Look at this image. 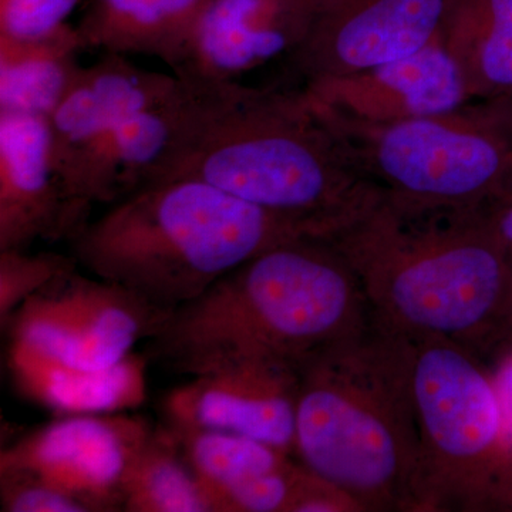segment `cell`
<instances>
[{"label": "cell", "instance_id": "3", "mask_svg": "<svg viewBox=\"0 0 512 512\" xmlns=\"http://www.w3.org/2000/svg\"><path fill=\"white\" fill-rule=\"evenodd\" d=\"M177 178L306 222L325 238L383 194L303 90L256 89L237 80L215 82L197 131L161 181Z\"/></svg>", "mask_w": 512, "mask_h": 512}, {"label": "cell", "instance_id": "10", "mask_svg": "<svg viewBox=\"0 0 512 512\" xmlns=\"http://www.w3.org/2000/svg\"><path fill=\"white\" fill-rule=\"evenodd\" d=\"M154 426L134 414H72L3 448L0 470L22 471L89 512L123 511L131 460Z\"/></svg>", "mask_w": 512, "mask_h": 512}, {"label": "cell", "instance_id": "21", "mask_svg": "<svg viewBox=\"0 0 512 512\" xmlns=\"http://www.w3.org/2000/svg\"><path fill=\"white\" fill-rule=\"evenodd\" d=\"M173 430L211 512H228L229 501L241 488L292 460L291 454L241 434L212 429Z\"/></svg>", "mask_w": 512, "mask_h": 512}, {"label": "cell", "instance_id": "29", "mask_svg": "<svg viewBox=\"0 0 512 512\" xmlns=\"http://www.w3.org/2000/svg\"><path fill=\"white\" fill-rule=\"evenodd\" d=\"M512 340V339H511Z\"/></svg>", "mask_w": 512, "mask_h": 512}, {"label": "cell", "instance_id": "28", "mask_svg": "<svg viewBox=\"0 0 512 512\" xmlns=\"http://www.w3.org/2000/svg\"><path fill=\"white\" fill-rule=\"evenodd\" d=\"M480 103L512 133V90L494 97V99L480 101Z\"/></svg>", "mask_w": 512, "mask_h": 512}, {"label": "cell", "instance_id": "2", "mask_svg": "<svg viewBox=\"0 0 512 512\" xmlns=\"http://www.w3.org/2000/svg\"><path fill=\"white\" fill-rule=\"evenodd\" d=\"M372 320L362 284L329 238L282 242L168 312L147 359L178 375L245 360L301 367Z\"/></svg>", "mask_w": 512, "mask_h": 512}, {"label": "cell", "instance_id": "16", "mask_svg": "<svg viewBox=\"0 0 512 512\" xmlns=\"http://www.w3.org/2000/svg\"><path fill=\"white\" fill-rule=\"evenodd\" d=\"M147 356L131 353L103 369L70 366L9 340L6 365L16 390L60 416L126 413L147 399Z\"/></svg>", "mask_w": 512, "mask_h": 512}, {"label": "cell", "instance_id": "7", "mask_svg": "<svg viewBox=\"0 0 512 512\" xmlns=\"http://www.w3.org/2000/svg\"><path fill=\"white\" fill-rule=\"evenodd\" d=\"M316 109L357 170L390 200L481 210L512 190V133L481 103L396 123Z\"/></svg>", "mask_w": 512, "mask_h": 512}, {"label": "cell", "instance_id": "4", "mask_svg": "<svg viewBox=\"0 0 512 512\" xmlns=\"http://www.w3.org/2000/svg\"><path fill=\"white\" fill-rule=\"evenodd\" d=\"M413 338L372 316L299 367L293 454L360 510L414 511L420 430Z\"/></svg>", "mask_w": 512, "mask_h": 512}, {"label": "cell", "instance_id": "26", "mask_svg": "<svg viewBox=\"0 0 512 512\" xmlns=\"http://www.w3.org/2000/svg\"><path fill=\"white\" fill-rule=\"evenodd\" d=\"M491 355L494 356V362L488 370L500 406L505 434L512 446V340L498 346Z\"/></svg>", "mask_w": 512, "mask_h": 512}, {"label": "cell", "instance_id": "19", "mask_svg": "<svg viewBox=\"0 0 512 512\" xmlns=\"http://www.w3.org/2000/svg\"><path fill=\"white\" fill-rule=\"evenodd\" d=\"M441 36L471 100L511 92L512 0H450Z\"/></svg>", "mask_w": 512, "mask_h": 512}, {"label": "cell", "instance_id": "22", "mask_svg": "<svg viewBox=\"0 0 512 512\" xmlns=\"http://www.w3.org/2000/svg\"><path fill=\"white\" fill-rule=\"evenodd\" d=\"M123 511L211 512L177 433L153 427L131 460L123 483Z\"/></svg>", "mask_w": 512, "mask_h": 512}, {"label": "cell", "instance_id": "5", "mask_svg": "<svg viewBox=\"0 0 512 512\" xmlns=\"http://www.w3.org/2000/svg\"><path fill=\"white\" fill-rule=\"evenodd\" d=\"M301 237L323 235L204 181L177 178L124 195L70 241L90 275L173 311L249 259Z\"/></svg>", "mask_w": 512, "mask_h": 512}, {"label": "cell", "instance_id": "13", "mask_svg": "<svg viewBox=\"0 0 512 512\" xmlns=\"http://www.w3.org/2000/svg\"><path fill=\"white\" fill-rule=\"evenodd\" d=\"M303 90L320 109L366 123L436 116L461 109L471 100L443 36L412 56L363 72L312 80Z\"/></svg>", "mask_w": 512, "mask_h": 512}, {"label": "cell", "instance_id": "6", "mask_svg": "<svg viewBox=\"0 0 512 512\" xmlns=\"http://www.w3.org/2000/svg\"><path fill=\"white\" fill-rule=\"evenodd\" d=\"M413 342L420 430L414 511H512V446L490 370L453 340Z\"/></svg>", "mask_w": 512, "mask_h": 512}, {"label": "cell", "instance_id": "23", "mask_svg": "<svg viewBox=\"0 0 512 512\" xmlns=\"http://www.w3.org/2000/svg\"><path fill=\"white\" fill-rule=\"evenodd\" d=\"M76 258L55 252H37L29 249L0 251V323L8 322L10 315L26 299L45 288L64 272L76 269Z\"/></svg>", "mask_w": 512, "mask_h": 512}, {"label": "cell", "instance_id": "12", "mask_svg": "<svg viewBox=\"0 0 512 512\" xmlns=\"http://www.w3.org/2000/svg\"><path fill=\"white\" fill-rule=\"evenodd\" d=\"M298 392V367L245 360L191 376L165 394V424L229 431L293 454Z\"/></svg>", "mask_w": 512, "mask_h": 512}, {"label": "cell", "instance_id": "18", "mask_svg": "<svg viewBox=\"0 0 512 512\" xmlns=\"http://www.w3.org/2000/svg\"><path fill=\"white\" fill-rule=\"evenodd\" d=\"M212 0H90L76 26L84 49L156 56L175 69Z\"/></svg>", "mask_w": 512, "mask_h": 512}, {"label": "cell", "instance_id": "11", "mask_svg": "<svg viewBox=\"0 0 512 512\" xmlns=\"http://www.w3.org/2000/svg\"><path fill=\"white\" fill-rule=\"evenodd\" d=\"M450 0H315L308 35L289 56L306 82L346 76L439 39Z\"/></svg>", "mask_w": 512, "mask_h": 512}, {"label": "cell", "instance_id": "20", "mask_svg": "<svg viewBox=\"0 0 512 512\" xmlns=\"http://www.w3.org/2000/svg\"><path fill=\"white\" fill-rule=\"evenodd\" d=\"M83 49L73 26L37 42L0 39V113L49 119L82 72Z\"/></svg>", "mask_w": 512, "mask_h": 512}, {"label": "cell", "instance_id": "24", "mask_svg": "<svg viewBox=\"0 0 512 512\" xmlns=\"http://www.w3.org/2000/svg\"><path fill=\"white\" fill-rule=\"evenodd\" d=\"M82 0H0V39L37 42L69 28Z\"/></svg>", "mask_w": 512, "mask_h": 512}, {"label": "cell", "instance_id": "14", "mask_svg": "<svg viewBox=\"0 0 512 512\" xmlns=\"http://www.w3.org/2000/svg\"><path fill=\"white\" fill-rule=\"evenodd\" d=\"M315 0H212L173 70L187 79L232 82L308 35Z\"/></svg>", "mask_w": 512, "mask_h": 512}, {"label": "cell", "instance_id": "25", "mask_svg": "<svg viewBox=\"0 0 512 512\" xmlns=\"http://www.w3.org/2000/svg\"><path fill=\"white\" fill-rule=\"evenodd\" d=\"M0 504L6 512H89L70 495L22 471L0 470Z\"/></svg>", "mask_w": 512, "mask_h": 512}, {"label": "cell", "instance_id": "27", "mask_svg": "<svg viewBox=\"0 0 512 512\" xmlns=\"http://www.w3.org/2000/svg\"><path fill=\"white\" fill-rule=\"evenodd\" d=\"M494 234L507 249L512 268V190L483 208Z\"/></svg>", "mask_w": 512, "mask_h": 512}, {"label": "cell", "instance_id": "9", "mask_svg": "<svg viewBox=\"0 0 512 512\" xmlns=\"http://www.w3.org/2000/svg\"><path fill=\"white\" fill-rule=\"evenodd\" d=\"M168 312L136 293L76 269L26 299L2 326L45 355L84 369L116 365L153 338Z\"/></svg>", "mask_w": 512, "mask_h": 512}, {"label": "cell", "instance_id": "1", "mask_svg": "<svg viewBox=\"0 0 512 512\" xmlns=\"http://www.w3.org/2000/svg\"><path fill=\"white\" fill-rule=\"evenodd\" d=\"M372 316L407 336H440L478 356L512 339V268L484 210L380 200L329 238Z\"/></svg>", "mask_w": 512, "mask_h": 512}, {"label": "cell", "instance_id": "15", "mask_svg": "<svg viewBox=\"0 0 512 512\" xmlns=\"http://www.w3.org/2000/svg\"><path fill=\"white\" fill-rule=\"evenodd\" d=\"M76 232L49 121L0 113V251L70 239Z\"/></svg>", "mask_w": 512, "mask_h": 512}, {"label": "cell", "instance_id": "17", "mask_svg": "<svg viewBox=\"0 0 512 512\" xmlns=\"http://www.w3.org/2000/svg\"><path fill=\"white\" fill-rule=\"evenodd\" d=\"M163 100L121 126L111 150L116 201L163 180L190 143L210 101V80L178 77Z\"/></svg>", "mask_w": 512, "mask_h": 512}, {"label": "cell", "instance_id": "8", "mask_svg": "<svg viewBox=\"0 0 512 512\" xmlns=\"http://www.w3.org/2000/svg\"><path fill=\"white\" fill-rule=\"evenodd\" d=\"M177 82L175 74L141 69L124 55L106 53L83 67L50 114L57 171L77 231L94 204L116 201L111 150L121 126L167 97Z\"/></svg>", "mask_w": 512, "mask_h": 512}]
</instances>
